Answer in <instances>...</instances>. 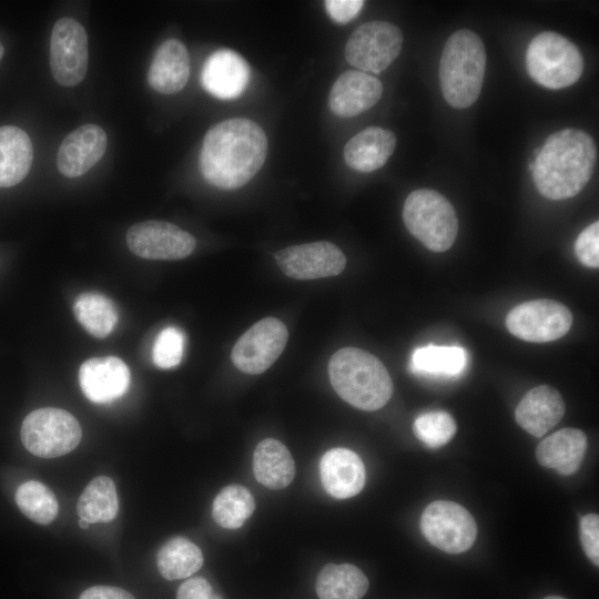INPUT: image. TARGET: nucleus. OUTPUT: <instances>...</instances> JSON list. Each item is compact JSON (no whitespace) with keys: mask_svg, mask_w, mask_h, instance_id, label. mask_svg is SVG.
Listing matches in <instances>:
<instances>
[{"mask_svg":"<svg viewBox=\"0 0 599 599\" xmlns=\"http://www.w3.org/2000/svg\"><path fill=\"white\" fill-rule=\"evenodd\" d=\"M486 71V50L473 31L461 29L446 41L440 63L439 82L446 102L466 109L479 98Z\"/></svg>","mask_w":599,"mask_h":599,"instance_id":"nucleus-4","label":"nucleus"},{"mask_svg":"<svg viewBox=\"0 0 599 599\" xmlns=\"http://www.w3.org/2000/svg\"><path fill=\"white\" fill-rule=\"evenodd\" d=\"M413 429L415 436L428 448H439L453 439L457 427L450 414L434 410L419 415Z\"/></svg>","mask_w":599,"mask_h":599,"instance_id":"nucleus-33","label":"nucleus"},{"mask_svg":"<svg viewBox=\"0 0 599 599\" xmlns=\"http://www.w3.org/2000/svg\"><path fill=\"white\" fill-rule=\"evenodd\" d=\"M382 93L383 84L376 77L347 70L334 82L328 97V106L338 116L352 118L374 106Z\"/></svg>","mask_w":599,"mask_h":599,"instance_id":"nucleus-18","label":"nucleus"},{"mask_svg":"<svg viewBox=\"0 0 599 599\" xmlns=\"http://www.w3.org/2000/svg\"><path fill=\"white\" fill-rule=\"evenodd\" d=\"M253 473L263 486L282 489L292 483L295 476V463L283 443L266 438L254 450Z\"/></svg>","mask_w":599,"mask_h":599,"instance_id":"nucleus-24","label":"nucleus"},{"mask_svg":"<svg viewBox=\"0 0 599 599\" xmlns=\"http://www.w3.org/2000/svg\"><path fill=\"white\" fill-rule=\"evenodd\" d=\"M79 599H135L124 589L112 586H93L84 590Z\"/></svg>","mask_w":599,"mask_h":599,"instance_id":"nucleus-39","label":"nucleus"},{"mask_svg":"<svg viewBox=\"0 0 599 599\" xmlns=\"http://www.w3.org/2000/svg\"><path fill=\"white\" fill-rule=\"evenodd\" d=\"M403 220L412 235L434 252L447 251L458 233L454 206L430 189L415 190L406 197Z\"/></svg>","mask_w":599,"mask_h":599,"instance_id":"nucleus-5","label":"nucleus"},{"mask_svg":"<svg viewBox=\"0 0 599 599\" xmlns=\"http://www.w3.org/2000/svg\"><path fill=\"white\" fill-rule=\"evenodd\" d=\"M203 565L201 549L184 537H174L158 551L156 566L166 580H176L192 576Z\"/></svg>","mask_w":599,"mask_h":599,"instance_id":"nucleus-29","label":"nucleus"},{"mask_svg":"<svg viewBox=\"0 0 599 599\" xmlns=\"http://www.w3.org/2000/svg\"><path fill=\"white\" fill-rule=\"evenodd\" d=\"M596 161L597 149L587 132L579 129L556 131L535 153L532 180L542 196L566 200L587 185Z\"/></svg>","mask_w":599,"mask_h":599,"instance_id":"nucleus-2","label":"nucleus"},{"mask_svg":"<svg viewBox=\"0 0 599 599\" xmlns=\"http://www.w3.org/2000/svg\"><path fill=\"white\" fill-rule=\"evenodd\" d=\"M267 153L263 129L244 118L230 119L205 134L199 156L200 171L210 184L234 190L246 184L262 167Z\"/></svg>","mask_w":599,"mask_h":599,"instance_id":"nucleus-1","label":"nucleus"},{"mask_svg":"<svg viewBox=\"0 0 599 599\" xmlns=\"http://www.w3.org/2000/svg\"><path fill=\"white\" fill-rule=\"evenodd\" d=\"M364 6L362 0H327L325 9L328 16L337 23H347L353 20Z\"/></svg>","mask_w":599,"mask_h":599,"instance_id":"nucleus-37","label":"nucleus"},{"mask_svg":"<svg viewBox=\"0 0 599 599\" xmlns=\"http://www.w3.org/2000/svg\"><path fill=\"white\" fill-rule=\"evenodd\" d=\"M108 138L97 124H84L70 132L60 144L57 165L67 177H78L88 172L103 156Z\"/></svg>","mask_w":599,"mask_h":599,"instance_id":"nucleus-17","label":"nucleus"},{"mask_svg":"<svg viewBox=\"0 0 599 599\" xmlns=\"http://www.w3.org/2000/svg\"><path fill=\"white\" fill-rule=\"evenodd\" d=\"M466 363L467 354L463 347L428 345L414 351L409 368L418 375L457 377Z\"/></svg>","mask_w":599,"mask_h":599,"instance_id":"nucleus-27","label":"nucleus"},{"mask_svg":"<svg viewBox=\"0 0 599 599\" xmlns=\"http://www.w3.org/2000/svg\"><path fill=\"white\" fill-rule=\"evenodd\" d=\"M544 599H565V598L559 597V596H548V597H546Z\"/></svg>","mask_w":599,"mask_h":599,"instance_id":"nucleus-41","label":"nucleus"},{"mask_svg":"<svg viewBox=\"0 0 599 599\" xmlns=\"http://www.w3.org/2000/svg\"><path fill=\"white\" fill-rule=\"evenodd\" d=\"M565 402L557 389L540 385L528 390L515 410L517 424L535 437H541L562 418Z\"/></svg>","mask_w":599,"mask_h":599,"instance_id":"nucleus-20","label":"nucleus"},{"mask_svg":"<svg viewBox=\"0 0 599 599\" xmlns=\"http://www.w3.org/2000/svg\"><path fill=\"white\" fill-rule=\"evenodd\" d=\"M73 312L82 327L97 338L110 335L119 318L113 302L97 292L79 295L74 302Z\"/></svg>","mask_w":599,"mask_h":599,"instance_id":"nucleus-30","label":"nucleus"},{"mask_svg":"<svg viewBox=\"0 0 599 599\" xmlns=\"http://www.w3.org/2000/svg\"><path fill=\"white\" fill-rule=\"evenodd\" d=\"M126 243L142 258L175 261L192 254L196 241L177 225L150 220L133 224L128 230Z\"/></svg>","mask_w":599,"mask_h":599,"instance_id":"nucleus-13","label":"nucleus"},{"mask_svg":"<svg viewBox=\"0 0 599 599\" xmlns=\"http://www.w3.org/2000/svg\"><path fill=\"white\" fill-rule=\"evenodd\" d=\"M176 599H222L216 595L210 582L201 577H194L183 582L176 593Z\"/></svg>","mask_w":599,"mask_h":599,"instance_id":"nucleus-38","label":"nucleus"},{"mask_svg":"<svg viewBox=\"0 0 599 599\" xmlns=\"http://www.w3.org/2000/svg\"><path fill=\"white\" fill-rule=\"evenodd\" d=\"M580 541L586 556L595 566H599V516L588 514L579 525Z\"/></svg>","mask_w":599,"mask_h":599,"instance_id":"nucleus-36","label":"nucleus"},{"mask_svg":"<svg viewBox=\"0 0 599 599\" xmlns=\"http://www.w3.org/2000/svg\"><path fill=\"white\" fill-rule=\"evenodd\" d=\"M572 324L570 309L554 300H534L515 306L506 317L508 331L531 342L556 341L568 333Z\"/></svg>","mask_w":599,"mask_h":599,"instance_id":"nucleus-10","label":"nucleus"},{"mask_svg":"<svg viewBox=\"0 0 599 599\" xmlns=\"http://www.w3.org/2000/svg\"><path fill=\"white\" fill-rule=\"evenodd\" d=\"M190 78V55L185 45L169 39L158 48L148 72L150 87L162 94L181 91Z\"/></svg>","mask_w":599,"mask_h":599,"instance_id":"nucleus-21","label":"nucleus"},{"mask_svg":"<svg viewBox=\"0 0 599 599\" xmlns=\"http://www.w3.org/2000/svg\"><path fill=\"white\" fill-rule=\"evenodd\" d=\"M282 272L294 280H317L342 273L344 253L326 241L287 246L274 254Z\"/></svg>","mask_w":599,"mask_h":599,"instance_id":"nucleus-14","label":"nucleus"},{"mask_svg":"<svg viewBox=\"0 0 599 599\" xmlns=\"http://www.w3.org/2000/svg\"><path fill=\"white\" fill-rule=\"evenodd\" d=\"M89 525H90V524H89L88 521L83 520V519H80V520H79V526H80V528H82V529H88Z\"/></svg>","mask_w":599,"mask_h":599,"instance_id":"nucleus-40","label":"nucleus"},{"mask_svg":"<svg viewBox=\"0 0 599 599\" xmlns=\"http://www.w3.org/2000/svg\"><path fill=\"white\" fill-rule=\"evenodd\" d=\"M334 390L349 405L363 410L382 408L393 394V383L384 364L373 354L344 347L328 362Z\"/></svg>","mask_w":599,"mask_h":599,"instance_id":"nucleus-3","label":"nucleus"},{"mask_svg":"<svg viewBox=\"0 0 599 599\" xmlns=\"http://www.w3.org/2000/svg\"><path fill=\"white\" fill-rule=\"evenodd\" d=\"M420 530L433 546L448 554L468 550L477 537V525L470 512L448 500H436L425 508Z\"/></svg>","mask_w":599,"mask_h":599,"instance_id":"nucleus-9","label":"nucleus"},{"mask_svg":"<svg viewBox=\"0 0 599 599\" xmlns=\"http://www.w3.org/2000/svg\"><path fill=\"white\" fill-rule=\"evenodd\" d=\"M586 450L587 437L582 430L562 428L539 443L536 457L542 467L569 476L580 468Z\"/></svg>","mask_w":599,"mask_h":599,"instance_id":"nucleus-22","label":"nucleus"},{"mask_svg":"<svg viewBox=\"0 0 599 599\" xmlns=\"http://www.w3.org/2000/svg\"><path fill=\"white\" fill-rule=\"evenodd\" d=\"M130 382L129 367L114 356L90 358L79 369L81 390L95 404H108L120 398L129 389Z\"/></svg>","mask_w":599,"mask_h":599,"instance_id":"nucleus-15","label":"nucleus"},{"mask_svg":"<svg viewBox=\"0 0 599 599\" xmlns=\"http://www.w3.org/2000/svg\"><path fill=\"white\" fill-rule=\"evenodd\" d=\"M32 158L31 140L22 129L0 126V187L20 183L30 171Z\"/></svg>","mask_w":599,"mask_h":599,"instance_id":"nucleus-25","label":"nucleus"},{"mask_svg":"<svg viewBox=\"0 0 599 599\" xmlns=\"http://www.w3.org/2000/svg\"><path fill=\"white\" fill-rule=\"evenodd\" d=\"M577 258L586 266L597 268L599 266V222L596 221L587 226L577 237L575 243Z\"/></svg>","mask_w":599,"mask_h":599,"instance_id":"nucleus-35","label":"nucleus"},{"mask_svg":"<svg viewBox=\"0 0 599 599\" xmlns=\"http://www.w3.org/2000/svg\"><path fill=\"white\" fill-rule=\"evenodd\" d=\"M88 37L84 28L72 18L58 20L50 39V69L54 80L73 87L85 77Z\"/></svg>","mask_w":599,"mask_h":599,"instance_id":"nucleus-12","label":"nucleus"},{"mask_svg":"<svg viewBox=\"0 0 599 599\" xmlns=\"http://www.w3.org/2000/svg\"><path fill=\"white\" fill-rule=\"evenodd\" d=\"M184 344L185 337L180 328L175 326L163 328L153 344V363L163 369L177 366L183 357Z\"/></svg>","mask_w":599,"mask_h":599,"instance_id":"nucleus-34","label":"nucleus"},{"mask_svg":"<svg viewBox=\"0 0 599 599\" xmlns=\"http://www.w3.org/2000/svg\"><path fill=\"white\" fill-rule=\"evenodd\" d=\"M319 474L324 489L338 499L357 495L365 485V466L362 459L346 448L326 451L319 463Z\"/></svg>","mask_w":599,"mask_h":599,"instance_id":"nucleus-19","label":"nucleus"},{"mask_svg":"<svg viewBox=\"0 0 599 599\" xmlns=\"http://www.w3.org/2000/svg\"><path fill=\"white\" fill-rule=\"evenodd\" d=\"M396 146L395 134L386 129L369 126L354 135L344 148L346 164L368 173L386 164Z\"/></svg>","mask_w":599,"mask_h":599,"instance_id":"nucleus-23","label":"nucleus"},{"mask_svg":"<svg viewBox=\"0 0 599 599\" xmlns=\"http://www.w3.org/2000/svg\"><path fill=\"white\" fill-rule=\"evenodd\" d=\"M14 498L22 514L37 524H50L58 515L59 504L54 494L40 481H26L17 489Z\"/></svg>","mask_w":599,"mask_h":599,"instance_id":"nucleus-32","label":"nucleus"},{"mask_svg":"<svg viewBox=\"0 0 599 599\" xmlns=\"http://www.w3.org/2000/svg\"><path fill=\"white\" fill-rule=\"evenodd\" d=\"M402 31L387 21H369L358 27L345 45L346 61L362 72L378 74L399 55Z\"/></svg>","mask_w":599,"mask_h":599,"instance_id":"nucleus-8","label":"nucleus"},{"mask_svg":"<svg viewBox=\"0 0 599 599\" xmlns=\"http://www.w3.org/2000/svg\"><path fill=\"white\" fill-rule=\"evenodd\" d=\"M119 510V499L113 480L106 476L93 478L82 491L77 511L89 524L109 522Z\"/></svg>","mask_w":599,"mask_h":599,"instance_id":"nucleus-28","label":"nucleus"},{"mask_svg":"<svg viewBox=\"0 0 599 599\" xmlns=\"http://www.w3.org/2000/svg\"><path fill=\"white\" fill-rule=\"evenodd\" d=\"M254 509L255 502L248 489L241 485H230L216 495L212 506V516L219 526L237 529Z\"/></svg>","mask_w":599,"mask_h":599,"instance_id":"nucleus-31","label":"nucleus"},{"mask_svg":"<svg viewBox=\"0 0 599 599\" xmlns=\"http://www.w3.org/2000/svg\"><path fill=\"white\" fill-rule=\"evenodd\" d=\"M369 582L354 565H326L317 576L316 592L319 599H361Z\"/></svg>","mask_w":599,"mask_h":599,"instance_id":"nucleus-26","label":"nucleus"},{"mask_svg":"<svg viewBox=\"0 0 599 599\" xmlns=\"http://www.w3.org/2000/svg\"><path fill=\"white\" fill-rule=\"evenodd\" d=\"M287 338L288 331L282 321L263 318L237 339L232 349V362L243 373L261 374L281 356Z\"/></svg>","mask_w":599,"mask_h":599,"instance_id":"nucleus-11","label":"nucleus"},{"mask_svg":"<svg viewBox=\"0 0 599 599\" xmlns=\"http://www.w3.org/2000/svg\"><path fill=\"white\" fill-rule=\"evenodd\" d=\"M251 70L245 59L231 49L214 51L201 70V84L221 100L240 97L246 89Z\"/></svg>","mask_w":599,"mask_h":599,"instance_id":"nucleus-16","label":"nucleus"},{"mask_svg":"<svg viewBox=\"0 0 599 599\" xmlns=\"http://www.w3.org/2000/svg\"><path fill=\"white\" fill-rule=\"evenodd\" d=\"M3 52H4L3 47H2V44L0 43V60H1L2 55H3Z\"/></svg>","mask_w":599,"mask_h":599,"instance_id":"nucleus-42","label":"nucleus"},{"mask_svg":"<svg viewBox=\"0 0 599 599\" xmlns=\"http://www.w3.org/2000/svg\"><path fill=\"white\" fill-rule=\"evenodd\" d=\"M583 67L579 49L570 40L552 31L537 34L526 51L529 75L548 89L572 85L581 77Z\"/></svg>","mask_w":599,"mask_h":599,"instance_id":"nucleus-6","label":"nucleus"},{"mask_svg":"<svg viewBox=\"0 0 599 599\" xmlns=\"http://www.w3.org/2000/svg\"><path fill=\"white\" fill-rule=\"evenodd\" d=\"M79 422L61 408H39L26 416L21 425V440L34 456L54 458L72 451L80 443Z\"/></svg>","mask_w":599,"mask_h":599,"instance_id":"nucleus-7","label":"nucleus"}]
</instances>
